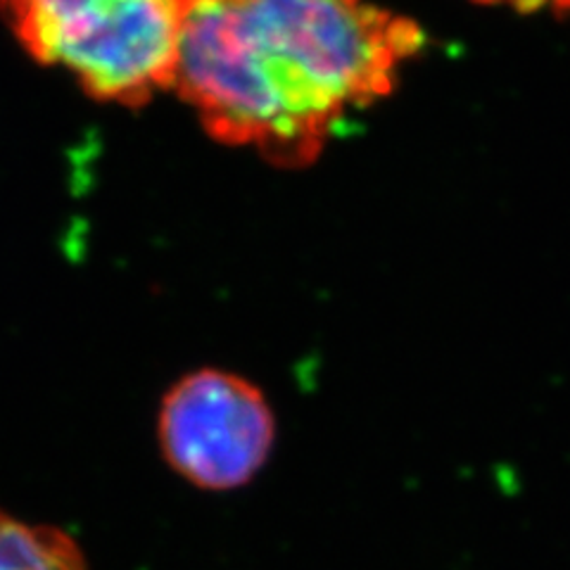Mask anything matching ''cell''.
Segmentation results:
<instances>
[{
    "label": "cell",
    "mask_w": 570,
    "mask_h": 570,
    "mask_svg": "<svg viewBox=\"0 0 570 570\" xmlns=\"http://www.w3.org/2000/svg\"><path fill=\"white\" fill-rule=\"evenodd\" d=\"M549 6H554V8H559V10L570 12V0H549Z\"/></svg>",
    "instance_id": "8992f818"
},
{
    "label": "cell",
    "mask_w": 570,
    "mask_h": 570,
    "mask_svg": "<svg viewBox=\"0 0 570 570\" xmlns=\"http://www.w3.org/2000/svg\"><path fill=\"white\" fill-rule=\"evenodd\" d=\"M0 570H88L77 540L60 528L0 511Z\"/></svg>",
    "instance_id": "277c9868"
},
{
    "label": "cell",
    "mask_w": 570,
    "mask_h": 570,
    "mask_svg": "<svg viewBox=\"0 0 570 570\" xmlns=\"http://www.w3.org/2000/svg\"><path fill=\"white\" fill-rule=\"evenodd\" d=\"M186 0H0L31 60L100 102L140 107L176 81Z\"/></svg>",
    "instance_id": "7a4b0ae2"
},
{
    "label": "cell",
    "mask_w": 570,
    "mask_h": 570,
    "mask_svg": "<svg viewBox=\"0 0 570 570\" xmlns=\"http://www.w3.org/2000/svg\"><path fill=\"white\" fill-rule=\"evenodd\" d=\"M421 46L373 0H186L174 91L224 146L305 167Z\"/></svg>",
    "instance_id": "6da1fadb"
},
{
    "label": "cell",
    "mask_w": 570,
    "mask_h": 570,
    "mask_svg": "<svg viewBox=\"0 0 570 570\" xmlns=\"http://www.w3.org/2000/svg\"><path fill=\"white\" fill-rule=\"evenodd\" d=\"M478 3H488V6H507L521 12H532L540 10L542 6H549V0H478Z\"/></svg>",
    "instance_id": "5b68a950"
},
{
    "label": "cell",
    "mask_w": 570,
    "mask_h": 570,
    "mask_svg": "<svg viewBox=\"0 0 570 570\" xmlns=\"http://www.w3.org/2000/svg\"><path fill=\"white\" fill-rule=\"evenodd\" d=\"M276 414L264 392L238 373L198 368L159 404L157 442L167 466L203 492L253 485L276 448Z\"/></svg>",
    "instance_id": "3957f363"
}]
</instances>
